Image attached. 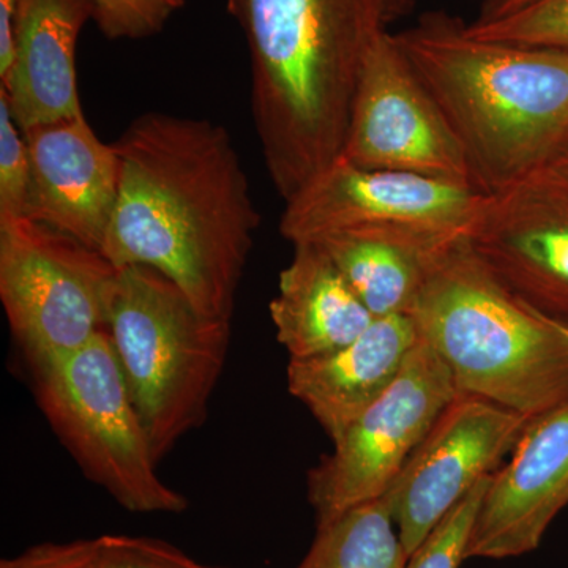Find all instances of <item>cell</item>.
Segmentation results:
<instances>
[{"label": "cell", "mask_w": 568, "mask_h": 568, "mask_svg": "<svg viewBox=\"0 0 568 568\" xmlns=\"http://www.w3.org/2000/svg\"><path fill=\"white\" fill-rule=\"evenodd\" d=\"M97 538L95 556L89 568H213L159 538L112 534Z\"/></svg>", "instance_id": "cell-24"}, {"label": "cell", "mask_w": 568, "mask_h": 568, "mask_svg": "<svg viewBox=\"0 0 568 568\" xmlns=\"http://www.w3.org/2000/svg\"><path fill=\"white\" fill-rule=\"evenodd\" d=\"M529 420L481 396L455 395L383 496L409 558L481 478L499 469Z\"/></svg>", "instance_id": "cell-11"}, {"label": "cell", "mask_w": 568, "mask_h": 568, "mask_svg": "<svg viewBox=\"0 0 568 568\" xmlns=\"http://www.w3.org/2000/svg\"><path fill=\"white\" fill-rule=\"evenodd\" d=\"M562 328H564V327H562ZM566 331H567V328H566ZM567 334H568V331H567Z\"/></svg>", "instance_id": "cell-31"}, {"label": "cell", "mask_w": 568, "mask_h": 568, "mask_svg": "<svg viewBox=\"0 0 568 568\" xmlns=\"http://www.w3.org/2000/svg\"><path fill=\"white\" fill-rule=\"evenodd\" d=\"M532 0H484L480 14L476 21H493L497 18L514 13L521 7L528 6Z\"/></svg>", "instance_id": "cell-27"}, {"label": "cell", "mask_w": 568, "mask_h": 568, "mask_svg": "<svg viewBox=\"0 0 568 568\" xmlns=\"http://www.w3.org/2000/svg\"><path fill=\"white\" fill-rule=\"evenodd\" d=\"M252 65V114L284 201L339 159L381 0H227Z\"/></svg>", "instance_id": "cell-2"}, {"label": "cell", "mask_w": 568, "mask_h": 568, "mask_svg": "<svg viewBox=\"0 0 568 568\" xmlns=\"http://www.w3.org/2000/svg\"><path fill=\"white\" fill-rule=\"evenodd\" d=\"M313 244L320 245L334 261L375 320L410 315L429 263L443 250L372 233L325 235Z\"/></svg>", "instance_id": "cell-18"}, {"label": "cell", "mask_w": 568, "mask_h": 568, "mask_svg": "<svg viewBox=\"0 0 568 568\" xmlns=\"http://www.w3.org/2000/svg\"><path fill=\"white\" fill-rule=\"evenodd\" d=\"M339 159L474 189L454 130L387 31L366 58Z\"/></svg>", "instance_id": "cell-10"}, {"label": "cell", "mask_w": 568, "mask_h": 568, "mask_svg": "<svg viewBox=\"0 0 568 568\" xmlns=\"http://www.w3.org/2000/svg\"><path fill=\"white\" fill-rule=\"evenodd\" d=\"M568 506V398L530 418L510 462L489 480L466 559H507L540 547Z\"/></svg>", "instance_id": "cell-13"}, {"label": "cell", "mask_w": 568, "mask_h": 568, "mask_svg": "<svg viewBox=\"0 0 568 568\" xmlns=\"http://www.w3.org/2000/svg\"><path fill=\"white\" fill-rule=\"evenodd\" d=\"M409 316L462 394L529 418L568 398L566 328L497 282L467 237L433 256Z\"/></svg>", "instance_id": "cell-4"}, {"label": "cell", "mask_w": 568, "mask_h": 568, "mask_svg": "<svg viewBox=\"0 0 568 568\" xmlns=\"http://www.w3.org/2000/svg\"><path fill=\"white\" fill-rule=\"evenodd\" d=\"M112 144L121 178L103 256L155 268L197 312L231 323L261 213L230 132L144 112Z\"/></svg>", "instance_id": "cell-1"}, {"label": "cell", "mask_w": 568, "mask_h": 568, "mask_svg": "<svg viewBox=\"0 0 568 568\" xmlns=\"http://www.w3.org/2000/svg\"><path fill=\"white\" fill-rule=\"evenodd\" d=\"M491 196L544 170L568 141V52L478 40L447 11L394 33Z\"/></svg>", "instance_id": "cell-3"}, {"label": "cell", "mask_w": 568, "mask_h": 568, "mask_svg": "<svg viewBox=\"0 0 568 568\" xmlns=\"http://www.w3.org/2000/svg\"><path fill=\"white\" fill-rule=\"evenodd\" d=\"M106 332L160 463L207 418L231 323L197 312L155 268L130 265L119 268Z\"/></svg>", "instance_id": "cell-5"}, {"label": "cell", "mask_w": 568, "mask_h": 568, "mask_svg": "<svg viewBox=\"0 0 568 568\" xmlns=\"http://www.w3.org/2000/svg\"><path fill=\"white\" fill-rule=\"evenodd\" d=\"M213 568H220V567H213Z\"/></svg>", "instance_id": "cell-30"}, {"label": "cell", "mask_w": 568, "mask_h": 568, "mask_svg": "<svg viewBox=\"0 0 568 568\" xmlns=\"http://www.w3.org/2000/svg\"><path fill=\"white\" fill-rule=\"evenodd\" d=\"M18 9L20 0H0V82L7 80L13 63Z\"/></svg>", "instance_id": "cell-26"}, {"label": "cell", "mask_w": 568, "mask_h": 568, "mask_svg": "<svg viewBox=\"0 0 568 568\" xmlns=\"http://www.w3.org/2000/svg\"><path fill=\"white\" fill-rule=\"evenodd\" d=\"M548 168L568 185V141L560 149L558 155L555 156V160L548 164Z\"/></svg>", "instance_id": "cell-29"}, {"label": "cell", "mask_w": 568, "mask_h": 568, "mask_svg": "<svg viewBox=\"0 0 568 568\" xmlns=\"http://www.w3.org/2000/svg\"><path fill=\"white\" fill-rule=\"evenodd\" d=\"M466 31L478 40L568 52V0H532L493 21H474Z\"/></svg>", "instance_id": "cell-20"}, {"label": "cell", "mask_w": 568, "mask_h": 568, "mask_svg": "<svg viewBox=\"0 0 568 568\" xmlns=\"http://www.w3.org/2000/svg\"><path fill=\"white\" fill-rule=\"evenodd\" d=\"M487 197L473 186L362 170L338 159L284 201L280 233L293 245L372 233L439 250L469 235Z\"/></svg>", "instance_id": "cell-8"}, {"label": "cell", "mask_w": 568, "mask_h": 568, "mask_svg": "<svg viewBox=\"0 0 568 568\" xmlns=\"http://www.w3.org/2000/svg\"><path fill=\"white\" fill-rule=\"evenodd\" d=\"M37 402L82 473L133 514H182L189 500L156 473L148 433L106 331L32 369Z\"/></svg>", "instance_id": "cell-6"}, {"label": "cell", "mask_w": 568, "mask_h": 568, "mask_svg": "<svg viewBox=\"0 0 568 568\" xmlns=\"http://www.w3.org/2000/svg\"><path fill=\"white\" fill-rule=\"evenodd\" d=\"M119 268L102 252L28 216L0 220V301L32 369L106 331Z\"/></svg>", "instance_id": "cell-7"}, {"label": "cell", "mask_w": 568, "mask_h": 568, "mask_svg": "<svg viewBox=\"0 0 568 568\" xmlns=\"http://www.w3.org/2000/svg\"><path fill=\"white\" fill-rule=\"evenodd\" d=\"M418 334L409 315L376 317L349 345L308 358H290L287 390L332 440L395 383Z\"/></svg>", "instance_id": "cell-15"}, {"label": "cell", "mask_w": 568, "mask_h": 568, "mask_svg": "<svg viewBox=\"0 0 568 568\" xmlns=\"http://www.w3.org/2000/svg\"><path fill=\"white\" fill-rule=\"evenodd\" d=\"M458 394L439 355L418 339L386 394L335 437L308 473L317 525L386 495L399 470Z\"/></svg>", "instance_id": "cell-9"}, {"label": "cell", "mask_w": 568, "mask_h": 568, "mask_svg": "<svg viewBox=\"0 0 568 568\" xmlns=\"http://www.w3.org/2000/svg\"><path fill=\"white\" fill-rule=\"evenodd\" d=\"M29 189L31 162L24 134L0 93V220L26 216Z\"/></svg>", "instance_id": "cell-23"}, {"label": "cell", "mask_w": 568, "mask_h": 568, "mask_svg": "<svg viewBox=\"0 0 568 568\" xmlns=\"http://www.w3.org/2000/svg\"><path fill=\"white\" fill-rule=\"evenodd\" d=\"M491 476L481 478L413 552L407 568H459Z\"/></svg>", "instance_id": "cell-21"}, {"label": "cell", "mask_w": 568, "mask_h": 568, "mask_svg": "<svg viewBox=\"0 0 568 568\" xmlns=\"http://www.w3.org/2000/svg\"><path fill=\"white\" fill-rule=\"evenodd\" d=\"M390 510L381 499L317 525L315 540L297 568H407Z\"/></svg>", "instance_id": "cell-19"}, {"label": "cell", "mask_w": 568, "mask_h": 568, "mask_svg": "<svg viewBox=\"0 0 568 568\" xmlns=\"http://www.w3.org/2000/svg\"><path fill=\"white\" fill-rule=\"evenodd\" d=\"M186 0H91L92 21L108 40H144L166 28Z\"/></svg>", "instance_id": "cell-22"}, {"label": "cell", "mask_w": 568, "mask_h": 568, "mask_svg": "<svg viewBox=\"0 0 568 568\" xmlns=\"http://www.w3.org/2000/svg\"><path fill=\"white\" fill-rule=\"evenodd\" d=\"M31 189L26 216L102 252L119 196L118 152L84 112L26 130Z\"/></svg>", "instance_id": "cell-14"}, {"label": "cell", "mask_w": 568, "mask_h": 568, "mask_svg": "<svg viewBox=\"0 0 568 568\" xmlns=\"http://www.w3.org/2000/svg\"><path fill=\"white\" fill-rule=\"evenodd\" d=\"M91 0H20L13 63L0 85L21 132L81 114L77 44Z\"/></svg>", "instance_id": "cell-16"}, {"label": "cell", "mask_w": 568, "mask_h": 568, "mask_svg": "<svg viewBox=\"0 0 568 568\" xmlns=\"http://www.w3.org/2000/svg\"><path fill=\"white\" fill-rule=\"evenodd\" d=\"M268 308L276 339L290 358L339 349L375 321L334 261L313 242L294 245Z\"/></svg>", "instance_id": "cell-17"}, {"label": "cell", "mask_w": 568, "mask_h": 568, "mask_svg": "<svg viewBox=\"0 0 568 568\" xmlns=\"http://www.w3.org/2000/svg\"><path fill=\"white\" fill-rule=\"evenodd\" d=\"M470 248L532 312L568 331V185L549 168L487 197Z\"/></svg>", "instance_id": "cell-12"}, {"label": "cell", "mask_w": 568, "mask_h": 568, "mask_svg": "<svg viewBox=\"0 0 568 568\" xmlns=\"http://www.w3.org/2000/svg\"><path fill=\"white\" fill-rule=\"evenodd\" d=\"M417 0H381L384 24H392L399 18L406 17L416 7Z\"/></svg>", "instance_id": "cell-28"}, {"label": "cell", "mask_w": 568, "mask_h": 568, "mask_svg": "<svg viewBox=\"0 0 568 568\" xmlns=\"http://www.w3.org/2000/svg\"><path fill=\"white\" fill-rule=\"evenodd\" d=\"M97 541H65L36 545L14 558L2 559L0 568H89L97 551Z\"/></svg>", "instance_id": "cell-25"}]
</instances>
